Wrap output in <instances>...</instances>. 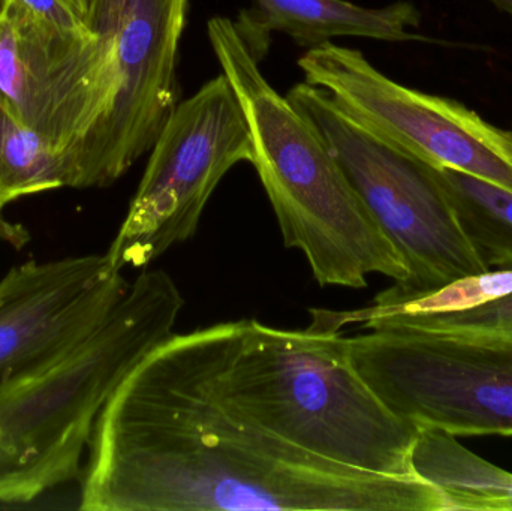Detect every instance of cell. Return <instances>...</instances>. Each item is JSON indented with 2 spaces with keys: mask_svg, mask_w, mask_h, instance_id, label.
I'll return each mask as SVG.
<instances>
[{
  "mask_svg": "<svg viewBox=\"0 0 512 511\" xmlns=\"http://www.w3.org/2000/svg\"><path fill=\"white\" fill-rule=\"evenodd\" d=\"M210 45L245 111L252 156L286 248L306 257L321 287L360 290L370 275L408 281L402 254L376 224L315 126L262 74L228 17L210 18Z\"/></svg>",
  "mask_w": 512,
  "mask_h": 511,
  "instance_id": "obj_3",
  "label": "cell"
},
{
  "mask_svg": "<svg viewBox=\"0 0 512 511\" xmlns=\"http://www.w3.org/2000/svg\"><path fill=\"white\" fill-rule=\"evenodd\" d=\"M499 11L505 12L512 18V0H490Z\"/></svg>",
  "mask_w": 512,
  "mask_h": 511,
  "instance_id": "obj_20",
  "label": "cell"
},
{
  "mask_svg": "<svg viewBox=\"0 0 512 511\" xmlns=\"http://www.w3.org/2000/svg\"><path fill=\"white\" fill-rule=\"evenodd\" d=\"M42 26L68 36H89L87 14L78 0H8Z\"/></svg>",
  "mask_w": 512,
  "mask_h": 511,
  "instance_id": "obj_18",
  "label": "cell"
},
{
  "mask_svg": "<svg viewBox=\"0 0 512 511\" xmlns=\"http://www.w3.org/2000/svg\"><path fill=\"white\" fill-rule=\"evenodd\" d=\"M245 111L224 72L182 99L150 150L128 215L108 249L122 272L146 267L197 233L201 216L228 171L252 162Z\"/></svg>",
  "mask_w": 512,
  "mask_h": 511,
  "instance_id": "obj_6",
  "label": "cell"
},
{
  "mask_svg": "<svg viewBox=\"0 0 512 511\" xmlns=\"http://www.w3.org/2000/svg\"><path fill=\"white\" fill-rule=\"evenodd\" d=\"M375 395L417 428L512 435V345L406 329L346 338Z\"/></svg>",
  "mask_w": 512,
  "mask_h": 511,
  "instance_id": "obj_8",
  "label": "cell"
},
{
  "mask_svg": "<svg viewBox=\"0 0 512 511\" xmlns=\"http://www.w3.org/2000/svg\"><path fill=\"white\" fill-rule=\"evenodd\" d=\"M411 467L414 476L444 495L445 511H512V473L448 432L418 428Z\"/></svg>",
  "mask_w": 512,
  "mask_h": 511,
  "instance_id": "obj_13",
  "label": "cell"
},
{
  "mask_svg": "<svg viewBox=\"0 0 512 511\" xmlns=\"http://www.w3.org/2000/svg\"><path fill=\"white\" fill-rule=\"evenodd\" d=\"M406 329L512 345V293L472 311L379 321L369 330Z\"/></svg>",
  "mask_w": 512,
  "mask_h": 511,
  "instance_id": "obj_16",
  "label": "cell"
},
{
  "mask_svg": "<svg viewBox=\"0 0 512 511\" xmlns=\"http://www.w3.org/2000/svg\"><path fill=\"white\" fill-rule=\"evenodd\" d=\"M129 285L105 254L12 267L0 279V392L89 338Z\"/></svg>",
  "mask_w": 512,
  "mask_h": 511,
  "instance_id": "obj_11",
  "label": "cell"
},
{
  "mask_svg": "<svg viewBox=\"0 0 512 511\" xmlns=\"http://www.w3.org/2000/svg\"><path fill=\"white\" fill-rule=\"evenodd\" d=\"M3 5H5V0H0V9L3 8Z\"/></svg>",
  "mask_w": 512,
  "mask_h": 511,
  "instance_id": "obj_22",
  "label": "cell"
},
{
  "mask_svg": "<svg viewBox=\"0 0 512 511\" xmlns=\"http://www.w3.org/2000/svg\"><path fill=\"white\" fill-rule=\"evenodd\" d=\"M183 308L167 272L140 273L89 338L0 392V443L81 479L96 417L123 378L174 335Z\"/></svg>",
  "mask_w": 512,
  "mask_h": 511,
  "instance_id": "obj_4",
  "label": "cell"
},
{
  "mask_svg": "<svg viewBox=\"0 0 512 511\" xmlns=\"http://www.w3.org/2000/svg\"><path fill=\"white\" fill-rule=\"evenodd\" d=\"M221 324L174 333L96 417L81 474L84 511H445L418 477L310 455L231 410L212 389Z\"/></svg>",
  "mask_w": 512,
  "mask_h": 511,
  "instance_id": "obj_1",
  "label": "cell"
},
{
  "mask_svg": "<svg viewBox=\"0 0 512 511\" xmlns=\"http://www.w3.org/2000/svg\"><path fill=\"white\" fill-rule=\"evenodd\" d=\"M69 483L50 462L0 443V503H30L50 489Z\"/></svg>",
  "mask_w": 512,
  "mask_h": 511,
  "instance_id": "obj_17",
  "label": "cell"
},
{
  "mask_svg": "<svg viewBox=\"0 0 512 511\" xmlns=\"http://www.w3.org/2000/svg\"><path fill=\"white\" fill-rule=\"evenodd\" d=\"M466 236L489 269L512 270V192L453 170H438Z\"/></svg>",
  "mask_w": 512,
  "mask_h": 511,
  "instance_id": "obj_14",
  "label": "cell"
},
{
  "mask_svg": "<svg viewBox=\"0 0 512 511\" xmlns=\"http://www.w3.org/2000/svg\"><path fill=\"white\" fill-rule=\"evenodd\" d=\"M96 36L42 26L5 0L0 9V105L65 159L69 188L84 189L101 120Z\"/></svg>",
  "mask_w": 512,
  "mask_h": 511,
  "instance_id": "obj_10",
  "label": "cell"
},
{
  "mask_svg": "<svg viewBox=\"0 0 512 511\" xmlns=\"http://www.w3.org/2000/svg\"><path fill=\"white\" fill-rule=\"evenodd\" d=\"M292 104L324 138L343 173L409 269L400 287L429 291L486 272L457 218L438 170L346 119L321 87L298 83Z\"/></svg>",
  "mask_w": 512,
  "mask_h": 511,
  "instance_id": "obj_5",
  "label": "cell"
},
{
  "mask_svg": "<svg viewBox=\"0 0 512 511\" xmlns=\"http://www.w3.org/2000/svg\"><path fill=\"white\" fill-rule=\"evenodd\" d=\"M304 83L321 87L358 128L436 168L512 192V129L498 128L462 102L397 83L357 48L330 41L298 59Z\"/></svg>",
  "mask_w": 512,
  "mask_h": 511,
  "instance_id": "obj_9",
  "label": "cell"
},
{
  "mask_svg": "<svg viewBox=\"0 0 512 511\" xmlns=\"http://www.w3.org/2000/svg\"><path fill=\"white\" fill-rule=\"evenodd\" d=\"M78 3H80L81 8L84 9V12L89 11L90 5H92V0H78Z\"/></svg>",
  "mask_w": 512,
  "mask_h": 511,
  "instance_id": "obj_21",
  "label": "cell"
},
{
  "mask_svg": "<svg viewBox=\"0 0 512 511\" xmlns=\"http://www.w3.org/2000/svg\"><path fill=\"white\" fill-rule=\"evenodd\" d=\"M30 240H32L30 231L24 225L8 221L0 209V242L8 243L12 248L20 251Z\"/></svg>",
  "mask_w": 512,
  "mask_h": 511,
  "instance_id": "obj_19",
  "label": "cell"
},
{
  "mask_svg": "<svg viewBox=\"0 0 512 511\" xmlns=\"http://www.w3.org/2000/svg\"><path fill=\"white\" fill-rule=\"evenodd\" d=\"M421 14L411 2L364 8L348 0H252L236 20L249 48L261 62L270 48L271 33H285L300 47L313 48L334 38L417 41Z\"/></svg>",
  "mask_w": 512,
  "mask_h": 511,
  "instance_id": "obj_12",
  "label": "cell"
},
{
  "mask_svg": "<svg viewBox=\"0 0 512 511\" xmlns=\"http://www.w3.org/2000/svg\"><path fill=\"white\" fill-rule=\"evenodd\" d=\"M192 0H92L102 114L86 189L108 188L150 153L182 101L180 48Z\"/></svg>",
  "mask_w": 512,
  "mask_h": 511,
  "instance_id": "obj_7",
  "label": "cell"
},
{
  "mask_svg": "<svg viewBox=\"0 0 512 511\" xmlns=\"http://www.w3.org/2000/svg\"><path fill=\"white\" fill-rule=\"evenodd\" d=\"M303 330L255 320L222 323L212 389L268 434L327 461L384 476L417 477L418 428L394 414L352 365L336 311L312 309Z\"/></svg>",
  "mask_w": 512,
  "mask_h": 511,
  "instance_id": "obj_2",
  "label": "cell"
},
{
  "mask_svg": "<svg viewBox=\"0 0 512 511\" xmlns=\"http://www.w3.org/2000/svg\"><path fill=\"white\" fill-rule=\"evenodd\" d=\"M69 188L65 159L0 105V209L27 195Z\"/></svg>",
  "mask_w": 512,
  "mask_h": 511,
  "instance_id": "obj_15",
  "label": "cell"
}]
</instances>
